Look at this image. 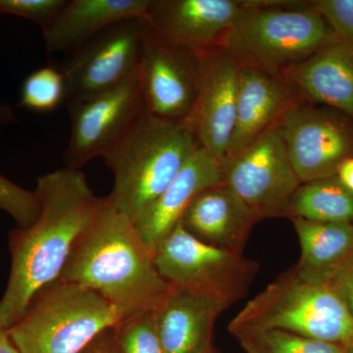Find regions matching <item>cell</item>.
Returning <instances> with one entry per match:
<instances>
[{"mask_svg":"<svg viewBox=\"0 0 353 353\" xmlns=\"http://www.w3.org/2000/svg\"><path fill=\"white\" fill-rule=\"evenodd\" d=\"M41 215L31 227L9 234L11 269L0 299V327L19 319L34 294L59 280L77 240L94 219L104 197L95 196L80 169L39 176L34 190Z\"/></svg>","mask_w":353,"mask_h":353,"instance_id":"cell-1","label":"cell"},{"mask_svg":"<svg viewBox=\"0 0 353 353\" xmlns=\"http://www.w3.org/2000/svg\"><path fill=\"white\" fill-rule=\"evenodd\" d=\"M59 280L94 290L122 321L153 312L171 289L134 223L108 196L77 240Z\"/></svg>","mask_w":353,"mask_h":353,"instance_id":"cell-2","label":"cell"},{"mask_svg":"<svg viewBox=\"0 0 353 353\" xmlns=\"http://www.w3.org/2000/svg\"><path fill=\"white\" fill-rule=\"evenodd\" d=\"M220 48L241 67L284 75L338 39L309 2L245 1Z\"/></svg>","mask_w":353,"mask_h":353,"instance_id":"cell-3","label":"cell"},{"mask_svg":"<svg viewBox=\"0 0 353 353\" xmlns=\"http://www.w3.org/2000/svg\"><path fill=\"white\" fill-rule=\"evenodd\" d=\"M199 143L183 123L146 114L103 157L114 175L108 199L132 222L163 194Z\"/></svg>","mask_w":353,"mask_h":353,"instance_id":"cell-4","label":"cell"},{"mask_svg":"<svg viewBox=\"0 0 353 353\" xmlns=\"http://www.w3.org/2000/svg\"><path fill=\"white\" fill-rule=\"evenodd\" d=\"M121 322L94 290L58 280L37 292L7 331L19 353H83Z\"/></svg>","mask_w":353,"mask_h":353,"instance_id":"cell-5","label":"cell"},{"mask_svg":"<svg viewBox=\"0 0 353 353\" xmlns=\"http://www.w3.org/2000/svg\"><path fill=\"white\" fill-rule=\"evenodd\" d=\"M230 324L277 329L347 347L353 318L328 285L304 280L292 266L250 299Z\"/></svg>","mask_w":353,"mask_h":353,"instance_id":"cell-6","label":"cell"},{"mask_svg":"<svg viewBox=\"0 0 353 353\" xmlns=\"http://www.w3.org/2000/svg\"><path fill=\"white\" fill-rule=\"evenodd\" d=\"M154 262L170 287L210 297L227 308L248 294L260 268L245 254L197 240L180 222L155 248Z\"/></svg>","mask_w":353,"mask_h":353,"instance_id":"cell-7","label":"cell"},{"mask_svg":"<svg viewBox=\"0 0 353 353\" xmlns=\"http://www.w3.org/2000/svg\"><path fill=\"white\" fill-rule=\"evenodd\" d=\"M223 183L259 217L287 218L292 197L301 185L277 125L243 150L222 161Z\"/></svg>","mask_w":353,"mask_h":353,"instance_id":"cell-8","label":"cell"},{"mask_svg":"<svg viewBox=\"0 0 353 353\" xmlns=\"http://www.w3.org/2000/svg\"><path fill=\"white\" fill-rule=\"evenodd\" d=\"M285 150L301 183L331 178L353 157V121L303 99L277 123Z\"/></svg>","mask_w":353,"mask_h":353,"instance_id":"cell-9","label":"cell"},{"mask_svg":"<svg viewBox=\"0 0 353 353\" xmlns=\"http://www.w3.org/2000/svg\"><path fill=\"white\" fill-rule=\"evenodd\" d=\"M66 105L71 136L64 160L75 169L105 157L148 114L137 74L103 94Z\"/></svg>","mask_w":353,"mask_h":353,"instance_id":"cell-10","label":"cell"},{"mask_svg":"<svg viewBox=\"0 0 353 353\" xmlns=\"http://www.w3.org/2000/svg\"><path fill=\"white\" fill-rule=\"evenodd\" d=\"M145 29V19L121 21L70 53L59 67L65 104L103 94L136 75Z\"/></svg>","mask_w":353,"mask_h":353,"instance_id":"cell-11","label":"cell"},{"mask_svg":"<svg viewBox=\"0 0 353 353\" xmlns=\"http://www.w3.org/2000/svg\"><path fill=\"white\" fill-rule=\"evenodd\" d=\"M137 76L150 116L171 123L189 118L201 83L199 53L160 38L145 22Z\"/></svg>","mask_w":353,"mask_h":353,"instance_id":"cell-12","label":"cell"},{"mask_svg":"<svg viewBox=\"0 0 353 353\" xmlns=\"http://www.w3.org/2000/svg\"><path fill=\"white\" fill-rule=\"evenodd\" d=\"M199 57V95L183 124L194 132L199 145L223 161L236 126L241 66L220 46L202 51Z\"/></svg>","mask_w":353,"mask_h":353,"instance_id":"cell-13","label":"cell"},{"mask_svg":"<svg viewBox=\"0 0 353 353\" xmlns=\"http://www.w3.org/2000/svg\"><path fill=\"white\" fill-rule=\"evenodd\" d=\"M245 9L239 0H152L145 22L160 38L199 53L219 48Z\"/></svg>","mask_w":353,"mask_h":353,"instance_id":"cell-14","label":"cell"},{"mask_svg":"<svg viewBox=\"0 0 353 353\" xmlns=\"http://www.w3.org/2000/svg\"><path fill=\"white\" fill-rule=\"evenodd\" d=\"M303 99L287 76L241 66L236 126L226 157L277 125L283 114Z\"/></svg>","mask_w":353,"mask_h":353,"instance_id":"cell-15","label":"cell"},{"mask_svg":"<svg viewBox=\"0 0 353 353\" xmlns=\"http://www.w3.org/2000/svg\"><path fill=\"white\" fill-rule=\"evenodd\" d=\"M220 183H223L222 161L199 145L163 194L134 222L148 248L154 253L192 201L203 190Z\"/></svg>","mask_w":353,"mask_h":353,"instance_id":"cell-16","label":"cell"},{"mask_svg":"<svg viewBox=\"0 0 353 353\" xmlns=\"http://www.w3.org/2000/svg\"><path fill=\"white\" fill-rule=\"evenodd\" d=\"M250 206L225 183L203 190L185 209L180 223L197 240L243 254L255 223Z\"/></svg>","mask_w":353,"mask_h":353,"instance_id":"cell-17","label":"cell"},{"mask_svg":"<svg viewBox=\"0 0 353 353\" xmlns=\"http://www.w3.org/2000/svg\"><path fill=\"white\" fill-rule=\"evenodd\" d=\"M226 308L210 297L171 287L154 310L164 353H212L215 322Z\"/></svg>","mask_w":353,"mask_h":353,"instance_id":"cell-18","label":"cell"},{"mask_svg":"<svg viewBox=\"0 0 353 353\" xmlns=\"http://www.w3.org/2000/svg\"><path fill=\"white\" fill-rule=\"evenodd\" d=\"M152 0H66L43 29L50 53L74 52L108 27L129 19H145Z\"/></svg>","mask_w":353,"mask_h":353,"instance_id":"cell-19","label":"cell"},{"mask_svg":"<svg viewBox=\"0 0 353 353\" xmlns=\"http://www.w3.org/2000/svg\"><path fill=\"white\" fill-rule=\"evenodd\" d=\"M284 75L304 99L353 121V43L336 39Z\"/></svg>","mask_w":353,"mask_h":353,"instance_id":"cell-20","label":"cell"},{"mask_svg":"<svg viewBox=\"0 0 353 353\" xmlns=\"http://www.w3.org/2000/svg\"><path fill=\"white\" fill-rule=\"evenodd\" d=\"M301 248L294 265L297 274L309 282L327 285L341 265L353 254V224L319 223L290 218Z\"/></svg>","mask_w":353,"mask_h":353,"instance_id":"cell-21","label":"cell"},{"mask_svg":"<svg viewBox=\"0 0 353 353\" xmlns=\"http://www.w3.org/2000/svg\"><path fill=\"white\" fill-rule=\"evenodd\" d=\"M287 218L353 224V194L336 176L301 183L292 197Z\"/></svg>","mask_w":353,"mask_h":353,"instance_id":"cell-22","label":"cell"},{"mask_svg":"<svg viewBox=\"0 0 353 353\" xmlns=\"http://www.w3.org/2000/svg\"><path fill=\"white\" fill-rule=\"evenodd\" d=\"M230 333L246 353H345V348L277 329L229 324Z\"/></svg>","mask_w":353,"mask_h":353,"instance_id":"cell-23","label":"cell"},{"mask_svg":"<svg viewBox=\"0 0 353 353\" xmlns=\"http://www.w3.org/2000/svg\"><path fill=\"white\" fill-rule=\"evenodd\" d=\"M66 101V87L59 67H41L26 78L19 106L36 112L57 110Z\"/></svg>","mask_w":353,"mask_h":353,"instance_id":"cell-24","label":"cell"},{"mask_svg":"<svg viewBox=\"0 0 353 353\" xmlns=\"http://www.w3.org/2000/svg\"><path fill=\"white\" fill-rule=\"evenodd\" d=\"M115 336L119 353H164L154 311L121 322Z\"/></svg>","mask_w":353,"mask_h":353,"instance_id":"cell-25","label":"cell"},{"mask_svg":"<svg viewBox=\"0 0 353 353\" xmlns=\"http://www.w3.org/2000/svg\"><path fill=\"white\" fill-rule=\"evenodd\" d=\"M0 210L11 216L19 229L31 227L41 215L36 192L23 189L0 174Z\"/></svg>","mask_w":353,"mask_h":353,"instance_id":"cell-26","label":"cell"},{"mask_svg":"<svg viewBox=\"0 0 353 353\" xmlns=\"http://www.w3.org/2000/svg\"><path fill=\"white\" fill-rule=\"evenodd\" d=\"M310 6L339 39L353 43V0H316Z\"/></svg>","mask_w":353,"mask_h":353,"instance_id":"cell-27","label":"cell"},{"mask_svg":"<svg viewBox=\"0 0 353 353\" xmlns=\"http://www.w3.org/2000/svg\"><path fill=\"white\" fill-rule=\"evenodd\" d=\"M65 3L66 0H0V14L20 16L44 29Z\"/></svg>","mask_w":353,"mask_h":353,"instance_id":"cell-28","label":"cell"},{"mask_svg":"<svg viewBox=\"0 0 353 353\" xmlns=\"http://www.w3.org/2000/svg\"><path fill=\"white\" fill-rule=\"evenodd\" d=\"M327 285L340 297L353 318V254L341 265Z\"/></svg>","mask_w":353,"mask_h":353,"instance_id":"cell-29","label":"cell"},{"mask_svg":"<svg viewBox=\"0 0 353 353\" xmlns=\"http://www.w3.org/2000/svg\"><path fill=\"white\" fill-rule=\"evenodd\" d=\"M83 353H119L115 328L101 334Z\"/></svg>","mask_w":353,"mask_h":353,"instance_id":"cell-30","label":"cell"},{"mask_svg":"<svg viewBox=\"0 0 353 353\" xmlns=\"http://www.w3.org/2000/svg\"><path fill=\"white\" fill-rule=\"evenodd\" d=\"M336 176L341 185L353 194V157L348 158L341 164Z\"/></svg>","mask_w":353,"mask_h":353,"instance_id":"cell-31","label":"cell"},{"mask_svg":"<svg viewBox=\"0 0 353 353\" xmlns=\"http://www.w3.org/2000/svg\"><path fill=\"white\" fill-rule=\"evenodd\" d=\"M17 121L16 111L10 104L0 101V130L9 126Z\"/></svg>","mask_w":353,"mask_h":353,"instance_id":"cell-32","label":"cell"},{"mask_svg":"<svg viewBox=\"0 0 353 353\" xmlns=\"http://www.w3.org/2000/svg\"><path fill=\"white\" fill-rule=\"evenodd\" d=\"M0 353H19L14 345L7 329L0 327Z\"/></svg>","mask_w":353,"mask_h":353,"instance_id":"cell-33","label":"cell"},{"mask_svg":"<svg viewBox=\"0 0 353 353\" xmlns=\"http://www.w3.org/2000/svg\"><path fill=\"white\" fill-rule=\"evenodd\" d=\"M345 348V353H353V343Z\"/></svg>","mask_w":353,"mask_h":353,"instance_id":"cell-34","label":"cell"},{"mask_svg":"<svg viewBox=\"0 0 353 353\" xmlns=\"http://www.w3.org/2000/svg\"><path fill=\"white\" fill-rule=\"evenodd\" d=\"M212 353H219V352H218L217 350H213Z\"/></svg>","mask_w":353,"mask_h":353,"instance_id":"cell-35","label":"cell"}]
</instances>
